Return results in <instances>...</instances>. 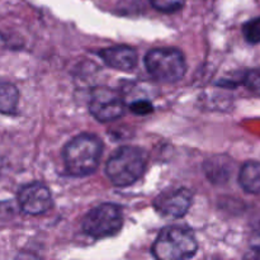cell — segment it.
Returning <instances> with one entry per match:
<instances>
[{
  "label": "cell",
  "mask_w": 260,
  "mask_h": 260,
  "mask_svg": "<svg viewBox=\"0 0 260 260\" xmlns=\"http://www.w3.org/2000/svg\"><path fill=\"white\" fill-rule=\"evenodd\" d=\"M129 109L137 116H146L152 112V104L149 101H136L129 106Z\"/></svg>",
  "instance_id": "9a60e30c"
},
{
  "label": "cell",
  "mask_w": 260,
  "mask_h": 260,
  "mask_svg": "<svg viewBox=\"0 0 260 260\" xmlns=\"http://www.w3.org/2000/svg\"><path fill=\"white\" fill-rule=\"evenodd\" d=\"M239 183L245 192L251 194L260 193V162H245L239 173Z\"/></svg>",
  "instance_id": "30bf717a"
},
{
  "label": "cell",
  "mask_w": 260,
  "mask_h": 260,
  "mask_svg": "<svg viewBox=\"0 0 260 260\" xmlns=\"http://www.w3.org/2000/svg\"><path fill=\"white\" fill-rule=\"evenodd\" d=\"M19 93L13 84L0 81V113L14 114L17 112Z\"/></svg>",
  "instance_id": "8fae6325"
},
{
  "label": "cell",
  "mask_w": 260,
  "mask_h": 260,
  "mask_svg": "<svg viewBox=\"0 0 260 260\" xmlns=\"http://www.w3.org/2000/svg\"><path fill=\"white\" fill-rule=\"evenodd\" d=\"M243 35L245 40L251 45L260 43V17L254 18L244 24Z\"/></svg>",
  "instance_id": "7c38bea8"
},
{
  "label": "cell",
  "mask_w": 260,
  "mask_h": 260,
  "mask_svg": "<svg viewBox=\"0 0 260 260\" xmlns=\"http://www.w3.org/2000/svg\"><path fill=\"white\" fill-rule=\"evenodd\" d=\"M99 56L109 68L121 71L134 70L139 61L136 50L129 46H114V47L103 48L99 51Z\"/></svg>",
  "instance_id": "9c48e42d"
},
{
  "label": "cell",
  "mask_w": 260,
  "mask_h": 260,
  "mask_svg": "<svg viewBox=\"0 0 260 260\" xmlns=\"http://www.w3.org/2000/svg\"><path fill=\"white\" fill-rule=\"evenodd\" d=\"M197 249V239L192 230L183 226H169L157 235L152 254L160 260H185L193 258Z\"/></svg>",
  "instance_id": "3957f363"
},
{
  "label": "cell",
  "mask_w": 260,
  "mask_h": 260,
  "mask_svg": "<svg viewBox=\"0 0 260 260\" xmlns=\"http://www.w3.org/2000/svg\"><path fill=\"white\" fill-rule=\"evenodd\" d=\"M123 225V216L119 206L113 203H103L94 207L84 217L83 230L86 235L94 239L113 236Z\"/></svg>",
  "instance_id": "5b68a950"
},
{
  "label": "cell",
  "mask_w": 260,
  "mask_h": 260,
  "mask_svg": "<svg viewBox=\"0 0 260 260\" xmlns=\"http://www.w3.org/2000/svg\"><path fill=\"white\" fill-rule=\"evenodd\" d=\"M18 203L24 213L38 216L50 210L52 206V196L50 189L42 183H29L18 193Z\"/></svg>",
  "instance_id": "52a82bcc"
},
{
  "label": "cell",
  "mask_w": 260,
  "mask_h": 260,
  "mask_svg": "<svg viewBox=\"0 0 260 260\" xmlns=\"http://www.w3.org/2000/svg\"><path fill=\"white\" fill-rule=\"evenodd\" d=\"M124 102L121 94L111 88H96L91 91L89 111L101 122H109L124 114Z\"/></svg>",
  "instance_id": "8992f818"
},
{
  "label": "cell",
  "mask_w": 260,
  "mask_h": 260,
  "mask_svg": "<svg viewBox=\"0 0 260 260\" xmlns=\"http://www.w3.org/2000/svg\"><path fill=\"white\" fill-rule=\"evenodd\" d=\"M144 62L147 73L161 83L179 81L187 73L184 55L177 48H154L146 53Z\"/></svg>",
  "instance_id": "277c9868"
},
{
  "label": "cell",
  "mask_w": 260,
  "mask_h": 260,
  "mask_svg": "<svg viewBox=\"0 0 260 260\" xmlns=\"http://www.w3.org/2000/svg\"><path fill=\"white\" fill-rule=\"evenodd\" d=\"M103 145L91 134H81L74 137L63 149V162L73 177H88L93 174L101 161Z\"/></svg>",
  "instance_id": "6da1fadb"
},
{
  "label": "cell",
  "mask_w": 260,
  "mask_h": 260,
  "mask_svg": "<svg viewBox=\"0 0 260 260\" xmlns=\"http://www.w3.org/2000/svg\"><path fill=\"white\" fill-rule=\"evenodd\" d=\"M240 84H244L253 90H260V69L245 71L240 78Z\"/></svg>",
  "instance_id": "5bb4252c"
},
{
  "label": "cell",
  "mask_w": 260,
  "mask_h": 260,
  "mask_svg": "<svg viewBox=\"0 0 260 260\" xmlns=\"http://www.w3.org/2000/svg\"><path fill=\"white\" fill-rule=\"evenodd\" d=\"M185 0H150V4L162 13H175L184 7Z\"/></svg>",
  "instance_id": "4fadbf2b"
},
{
  "label": "cell",
  "mask_w": 260,
  "mask_h": 260,
  "mask_svg": "<svg viewBox=\"0 0 260 260\" xmlns=\"http://www.w3.org/2000/svg\"><path fill=\"white\" fill-rule=\"evenodd\" d=\"M192 205V193L187 188L168 189L159 194L154 206L161 215L169 217H183Z\"/></svg>",
  "instance_id": "ba28073f"
},
{
  "label": "cell",
  "mask_w": 260,
  "mask_h": 260,
  "mask_svg": "<svg viewBox=\"0 0 260 260\" xmlns=\"http://www.w3.org/2000/svg\"><path fill=\"white\" fill-rule=\"evenodd\" d=\"M147 156L144 150L135 146H122L107 161L106 173L112 184L128 187L144 175Z\"/></svg>",
  "instance_id": "7a4b0ae2"
}]
</instances>
